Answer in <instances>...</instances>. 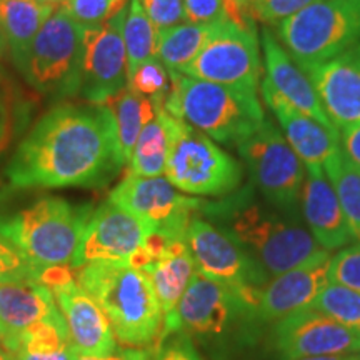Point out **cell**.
<instances>
[{"label":"cell","mask_w":360,"mask_h":360,"mask_svg":"<svg viewBox=\"0 0 360 360\" xmlns=\"http://www.w3.org/2000/svg\"><path fill=\"white\" fill-rule=\"evenodd\" d=\"M124 165L109 107H53L25 135L6 175L15 188L97 186Z\"/></svg>","instance_id":"obj_1"},{"label":"cell","mask_w":360,"mask_h":360,"mask_svg":"<svg viewBox=\"0 0 360 360\" xmlns=\"http://www.w3.org/2000/svg\"><path fill=\"white\" fill-rule=\"evenodd\" d=\"M202 212L232 237L270 278L322 250L300 217L283 214L262 197L259 199L252 186L237 188L217 204H205Z\"/></svg>","instance_id":"obj_2"},{"label":"cell","mask_w":360,"mask_h":360,"mask_svg":"<svg viewBox=\"0 0 360 360\" xmlns=\"http://www.w3.org/2000/svg\"><path fill=\"white\" fill-rule=\"evenodd\" d=\"M175 332L191 337L215 360H242L265 347L269 328L254 300L197 272L177 307Z\"/></svg>","instance_id":"obj_3"},{"label":"cell","mask_w":360,"mask_h":360,"mask_svg":"<svg viewBox=\"0 0 360 360\" xmlns=\"http://www.w3.org/2000/svg\"><path fill=\"white\" fill-rule=\"evenodd\" d=\"M77 270L79 285L103 310L119 344L141 349L159 340L164 312L143 270L109 262L87 264Z\"/></svg>","instance_id":"obj_4"},{"label":"cell","mask_w":360,"mask_h":360,"mask_svg":"<svg viewBox=\"0 0 360 360\" xmlns=\"http://www.w3.org/2000/svg\"><path fill=\"white\" fill-rule=\"evenodd\" d=\"M164 109L215 142L240 146L264 124L257 92L169 72Z\"/></svg>","instance_id":"obj_5"},{"label":"cell","mask_w":360,"mask_h":360,"mask_svg":"<svg viewBox=\"0 0 360 360\" xmlns=\"http://www.w3.org/2000/svg\"><path fill=\"white\" fill-rule=\"evenodd\" d=\"M94 209L57 197L34 202L11 217L0 219V233L37 270L74 265Z\"/></svg>","instance_id":"obj_6"},{"label":"cell","mask_w":360,"mask_h":360,"mask_svg":"<svg viewBox=\"0 0 360 360\" xmlns=\"http://www.w3.org/2000/svg\"><path fill=\"white\" fill-rule=\"evenodd\" d=\"M89 27L75 22L58 7L44 22L29 47L13 64L25 82L53 97L79 96L80 72Z\"/></svg>","instance_id":"obj_7"},{"label":"cell","mask_w":360,"mask_h":360,"mask_svg":"<svg viewBox=\"0 0 360 360\" xmlns=\"http://www.w3.org/2000/svg\"><path fill=\"white\" fill-rule=\"evenodd\" d=\"M277 35L304 72L360 44V0H317L277 24Z\"/></svg>","instance_id":"obj_8"},{"label":"cell","mask_w":360,"mask_h":360,"mask_svg":"<svg viewBox=\"0 0 360 360\" xmlns=\"http://www.w3.org/2000/svg\"><path fill=\"white\" fill-rule=\"evenodd\" d=\"M170 143L165 179L191 195L225 197L236 192L244 169L212 139L169 114Z\"/></svg>","instance_id":"obj_9"},{"label":"cell","mask_w":360,"mask_h":360,"mask_svg":"<svg viewBox=\"0 0 360 360\" xmlns=\"http://www.w3.org/2000/svg\"><path fill=\"white\" fill-rule=\"evenodd\" d=\"M237 147L249 169L250 186L259 195L281 212L300 217L305 165L277 125L265 119L260 129Z\"/></svg>","instance_id":"obj_10"},{"label":"cell","mask_w":360,"mask_h":360,"mask_svg":"<svg viewBox=\"0 0 360 360\" xmlns=\"http://www.w3.org/2000/svg\"><path fill=\"white\" fill-rule=\"evenodd\" d=\"M184 240L200 276L224 283L257 304L270 277L232 237L197 215L188 224Z\"/></svg>","instance_id":"obj_11"},{"label":"cell","mask_w":360,"mask_h":360,"mask_svg":"<svg viewBox=\"0 0 360 360\" xmlns=\"http://www.w3.org/2000/svg\"><path fill=\"white\" fill-rule=\"evenodd\" d=\"M112 204L122 207L150 232L170 238L186 237L187 227L205 202L180 193L165 177H141L127 174L110 192Z\"/></svg>","instance_id":"obj_12"},{"label":"cell","mask_w":360,"mask_h":360,"mask_svg":"<svg viewBox=\"0 0 360 360\" xmlns=\"http://www.w3.org/2000/svg\"><path fill=\"white\" fill-rule=\"evenodd\" d=\"M180 74L229 87L257 92L260 52L255 27L225 19L193 60Z\"/></svg>","instance_id":"obj_13"},{"label":"cell","mask_w":360,"mask_h":360,"mask_svg":"<svg viewBox=\"0 0 360 360\" xmlns=\"http://www.w3.org/2000/svg\"><path fill=\"white\" fill-rule=\"evenodd\" d=\"M265 347L278 360H302L360 352V332L321 310H295L269 328Z\"/></svg>","instance_id":"obj_14"},{"label":"cell","mask_w":360,"mask_h":360,"mask_svg":"<svg viewBox=\"0 0 360 360\" xmlns=\"http://www.w3.org/2000/svg\"><path fill=\"white\" fill-rule=\"evenodd\" d=\"M127 6L87 34L79 97L92 105H103L127 87V52L124 44Z\"/></svg>","instance_id":"obj_15"},{"label":"cell","mask_w":360,"mask_h":360,"mask_svg":"<svg viewBox=\"0 0 360 360\" xmlns=\"http://www.w3.org/2000/svg\"><path fill=\"white\" fill-rule=\"evenodd\" d=\"M150 231L135 215L107 200L90 215L72 269L87 264H129Z\"/></svg>","instance_id":"obj_16"},{"label":"cell","mask_w":360,"mask_h":360,"mask_svg":"<svg viewBox=\"0 0 360 360\" xmlns=\"http://www.w3.org/2000/svg\"><path fill=\"white\" fill-rule=\"evenodd\" d=\"M328 260L330 252L322 249L265 283L257 300L259 317L265 327L270 328L281 319L314 302L328 283Z\"/></svg>","instance_id":"obj_17"},{"label":"cell","mask_w":360,"mask_h":360,"mask_svg":"<svg viewBox=\"0 0 360 360\" xmlns=\"http://www.w3.org/2000/svg\"><path fill=\"white\" fill-rule=\"evenodd\" d=\"M305 75L337 130L360 124V44Z\"/></svg>","instance_id":"obj_18"},{"label":"cell","mask_w":360,"mask_h":360,"mask_svg":"<svg viewBox=\"0 0 360 360\" xmlns=\"http://www.w3.org/2000/svg\"><path fill=\"white\" fill-rule=\"evenodd\" d=\"M65 319L67 330L79 355H107L119 349L109 319L77 278L51 290Z\"/></svg>","instance_id":"obj_19"},{"label":"cell","mask_w":360,"mask_h":360,"mask_svg":"<svg viewBox=\"0 0 360 360\" xmlns=\"http://www.w3.org/2000/svg\"><path fill=\"white\" fill-rule=\"evenodd\" d=\"M300 212L309 232L322 249L339 250L355 240L323 167H305Z\"/></svg>","instance_id":"obj_20"},{"label":"cell","mask_w":360,"mask_h":360,"mask_svg":"<svg viewBox=\"0 0 360 360\" xmlns=\"http://www.w3.org/2000/svg\"><path fill=\"white\" fill-rule=\"evenodd\" d=\"M262 97L283 129L289 146L299 155L305 167H323V162L337 148H340V132L327 129L312 117L295 109L287 102L265 77L262 80Z\"/></svg>","instance_id":"obj_21"},{"label":"cell","mask_w":360,"mask_h":360,"mask_svg":"<svg viewBox=\"0 0 360 360\" xmlns=\"http://www.w3.org/2000/svg\"><path fill=\"white\" fill-rule=\"evenodd\" d=\"M262 47L265 56V70H267L265 77L274 85V89L287 102H290L295 109L312 117L314 120L326 125L327 129L337 130L335 125L328 120L326 112H323L322 103L319 101L305 72L297 65L290 53L267 29L262 30Z\"/></svg>","instance_id":"obj_22"},{"label":"cell","mask_w":360,"mask_h":360,"mask_svg":"<svg viewBox=\"0 0 360 360\" xmlns=\"http://www.w3.org/2000/svg\"><path fill=\"white\" fill-rule=\"evenodd\" d=\"M58 314L53 294L44 283H0V345L7 349L25 328Z\"/></svg>","instance_id":"obj_23"},{"label":"cell","mask_w":360,"mask_h":360,"mask_svg":"<svg viewBox=\"0 0 360 360\" xmlns=\"http://www.w3.org/2000/svg\"><path fill=\"white\" fill-rule=\"evenodd\" d=\"M143 272L150 278L152 285L164 312V327H162L159 344L174 334V322L177 307L197 274L195 262L184 238H172L160 257Z\"/></svg>","instance_id":"obj_24"},{"label":"cell","mask_w":360,"mask_h":360,"mask_svg":"<svg viewBox=\"0 0 360 360\" xmlns=\"http://www.w3.org/2000/svg\"><path fill=\"white\" fill-rule=\"evenodd\" d=\"M222 22V20H220ZM215 24H177L157 30L155 57L167 72H182L215 34Z\"/></svg>","instance_id":"obj_25"},{"label":"cell","mask_w":360,"mask_h":360,"mask_svg":"<svg viewBox=\"0 0 360 360\" xmlns=\"http://www.w3.org/2000/svg\"><path fill=\"white\" fill-rule=\"evenodd\" d=\"M114 122L117 147L124 165L129 164L130 155L142 129L155 117V105L148 97L135 94L125 87L122 92L105 103Z\"/></svg>","instance_id":"obj_26"},{"label":"cell","mask_w":360,"mask_h":360,"mask_svg":"<svg viewBox=\"0 0 360 360\" xmlns=\"http://www.w3.org/2000/svg\"><path fill=\"white\" fill-rule=\"evenodd\" d=\"M53 11L56 6L37 0H0V29L8 40L12 58L29 47Z\"/></svg>","instance_id":"obj_27"},{"label":"cell","mask_w":360,"mask_h":360,"mask_svg":"<svg viewBox=\"0 0 360 360\" xmlns=\"http://www.w3.org/2000/svg\"><path fill=\"white\" fill-rule=\"evenodd\" d=\"M170 143L169 112L155 109V117L142 129L129 160V174L141 177H160L165 172Z\"/></svg>","instance_id":"obj_28"},{"label":"cell","mask_w":360,"mask_h":360,"mask_svg":"<svg viewBox=\"0 0 360 360\" xmlns=\"http://www.w3.org/2000/svg\"><path fill=\"white\" fill-rule=\"evenodd\" d=\"M323 172L334 187L355 242H360V167L340 147L323 162Z\"/></svg>","instance_id":"obj_29"},{"label":"cell","mask_w":360,"mask_h":360,"mask_svg":"<svg viewBox=\"0 0 360 360\" xmlns=\"http://www.w3.org/2000/svg\"><path fill=\"white\" fill-rule=\"evenodd\" d=\"M157 29L143 11L141 0H129L124 24V44L127 52V75L143 62L155 57Z\"/></svg>","instance_id":"obj_30"},{"label":"cell","mask_w":360,"mask_h":360,"mask_svg":"<svg viewBox=\"0 0 360 360\" xmlns=\"http://www.w3.org/2000/svg\"><path fill=\"white\" fill-rule=\"evenodd\" d=\"M322 314L328 315L342 326L354 328L360 332V294L342 287L339 283L328 282L323 289L319 292L314 302L309 305Z\"/></svg>","instance_id":"obj_31"},{"label":"cell","mask_w":360,"mask_h":360,"mask_svg":"<svg viewBox=\"0 0 360 360\" xmlns=\"http://www.w3.org/2000/svg\"><path fill=\"white\" fill-rule=\"evenodd\" d=\"M169 87V72L157 57L143 62L127 75V89L150 98L155 109L164 107Z\"/></svg>","instance_id":"obj_32"},{"label":"cell","mask_w":360,"mask_h":360,"mask_svg":"<svg viewBox=\"0 0 360 360\" xmlns=\"http://www.w3.org/2000/svg\"><path fill=\"white\" fill-rule=\"evenodd\" d=\"M328 282L360 294V242L342 247L328 260Z\"/></svg>","instance_id":"obj_33"},{"label":"cell","mask_w":360,"mask_h":360,"mask_svg":"<svg viewBox=\"0 0 360 360\" xmlns=\"http://www.w3.org/2000/svg\"><path fill=\"white\" fill-rule=\"evenodd\" d=\"M125 2L127 0H65L62 7L75 22L94 29L122 11Z\"/></svg>","instance_id":"obj_34"},{"label":"cell","mask_w":360,"mask_h":360,"mask_svg":"<svg viewBox=\"0 0 360 360\" xmlns=\"http://www.w3.org/2000/svg\"><path fill=\"white\" fill-rule=\"evenodd\" d=\"M39 282V274L12 242L0 233V283Z\"/></svg>","instance_id":"obj_35"},{"label":"cell","mask_w":360,"mask_h":360,"mask_svg":"<svg viewBox=\"0 0 360 360\" xmlns=\"http://www.w3.org/2000/svg\"><path fill=\"white\" fill-rule=\"evenodd\" d=\"M314 2L317 0H247V8L254 20L278 24Z\"/></svg>","instance_id":"obj_36"},{"label":"cell","mask_w":360,"mask_h":360,"mask_svg":"<svg viewBox=\"0 0 360 360\" xmlns=\"http://www.w3.org/2000/svg\"><path fill=\"white\" fill-rule=\"evenodd\" d=\"M141 4L157 30L186 20L182 0H141Z\"/></svg>","instance_id":"obj_37"},{"label":"cell","mask_w":360,"mask_h":360,"mask_svg":"<svg viewBox=\"0 0 360 360\" xmlns=\"http://www.w3.org/2000/svg\"><path fill=\"white\" fill-rule=\"evenodd\" d=\"M182 4L191 24H215L227 19L225 0H182Z\"/></svg>","instance_id":"obj_38"},{"label":"cell","mask_w":360,"mask_h":360,"mask_svg":"<svg viewBox=\"0 0 360 360\" xmlns=\"http://www.w3.org/2000/svg\"><path fill=\"white\" fill-rule=\"evenodd\" d=\"M157 347L154 360H202L197 352L195 344L182 332H175Z\"/></svg>","instance_id":"obj_39"},{"label":"cell","mask_w":360,"mask_h":360,"mask_svg":"<svg viewBox=\"0 0 360 360\" xmlns=\"http://www.w3.org/2000/svg\"><path fill=\"white\" fill-rule=\"evenodd\" d=\"M13 130V117H12V107L8 102V97L6 96L2 89H0V155L4 154L8 142L12 139Z\"/></svg>","instance_id":"obj_40"},{"label":"cell","mask_w":360,"mask_h":360,"mask_svg":"<svg viewBox=\"0 0 360 360\" xmlns=\"http://www.w3.org/2000/svg\"><path fill=\"white\" fill-rule=\"evenodd\" d=\"M75 360H154V354L146 349H117L107 355H77Z\"/></svg>","instance_id":"obj_41"},{"label":"cell","mask_w":360,"mask_h":360,"mask_svg":"<svg viewBox=\"0 0 360 360\" xmlns=\"http://www.w3.org/2000/svg\"><path fill=\"white\" fill-rule=\"evenodd\" d=\"M340 147L345 155L360 167V124L340 130Z\"/></svg>","instance_id":"obj_42"},{"label":"cell","mask_w":360,"mask_h":360,"mask_svg":"<svg viewBox=\"0 0 360 360\" xmlns=\"http://www.w3.org/2000/svg\"><path fill=\"white\" fill-rule=\"evenodd\" d=\"M77 350L74 347L60 350V352H45V354H27L20 352L13 355L15 360H75L77 359Z\"/></svg>","instance_id":"obj_43"},{"label":"cell","mask_w":360,"mask_h":360,"mask_svg":"<svg viewBox=\"0 0 360 360\" xmlns=\"http://www.w3.org/2000/svg\"><path fill=\"white\" fill-rule=\"evenodd\" d=\"M302 360H360V352L327 355V357H314V359H302Z\"/></svg>","instance_id":"obj_44"},{"label":"cell","mask_w":360,"mask_h":360,"mask_svg":"<svg viewBox=\"0 0 360 360\" xmlns=\"http://www.w3.org/2000/svg\"><path fill=\"white\" fill-rule=\"evenodd\" d=\"M7 53H11V47H8V40L6 37V34L0 29V58L7 57Z\"/></svg>","instance_id":"obj_45"},{"label":"cell","mask_w":360,"mask_h":360,"mask_svg":"<svg viewBox=\"0 0 360 360\" xmlns=\"http://www.w3.org/2000/svg\"><path fill=\"white\" fill-rule=\"evenodd\" d=\"M0 360H15V359H13V355L8 352V350H6L2 345H0Z\"/></svg>","instance_id":"obj_46"},{"label":"cell","mask_w":360,"mask_h":360,"mask_svg":"<svg viewBox=\"0 0 360 360\" xmlns=\"http://www.w3.org/2000/svg\"><path fill=\"white\" fill-rule=\"evenodd\" d=\"M37 2H42V4H51V6H56V4L65 2V0H37Z\"/></svg>","instance_id":"obj_47"},{"label":"cell","mask_w":360,"mask_h":360,"mask_svg":"<svg viewBox=\"0 0 360 360\" xmlns=\"http://www.w3.org/2000/svg\"><path fill=\"white\" fill-rule=\"evenodd\" d=\"M237 2L240 4V6L244 7V8H247V0H237ZM247 12H249V8H247ZM249 13H250V12H249ZM252 19H254V17H252Z\"/></svg>","instance_id":"obj_48"},{"label":"cell","mask_w":360,"mask_h":360,"mask_svg":"<svg viewBox=\"0 0 360 360\" xmlns=\"http://www.w3.org/2000/svg\"><path fill=\"white\" fill-rule=\"evenodd\" d=\"M0 75H2V69H0Z\"/></svg>","instance_id":"obj_49"}]
</instances>
